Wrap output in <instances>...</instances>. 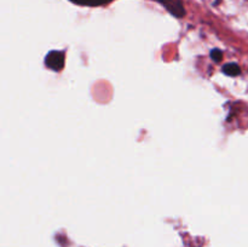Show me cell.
<instances>
[{
    "label": "cell",
    "instance_id": "cell-1",
    "mask_svg": "<svg viewBox=\"0 0 248 247\" xmlns=\"http://www.w3.org/2000/svg\"><path fill=\"white\" fill-rule=\"evenodd\" d=\"M45 65L51 70H62L64 67V52L62 51H50L45 57Z\"/></svg>",
    "mask_w": 248,
    "mask_h": 247
},
{
    "label": "cell",
    "instance_id": "cell-2",
    "mask_svg": "<svg viewBox=\"0 0 248 247\" xmlns=\"http://www.w3.org/2000/svg\"><path fill=\"white\" fill-rule=\"evenodd\" d=\"M159 4H161L172 16L177 18H183L186 16V11L182 0H157Z\"/></svg>",
    "mask_w": 248,
    "mask_h": 247
},
{
    "label": "cell",
    "instance_id": "cell-3",
    "mask_svg": "<svg viewBox=\"0 0 248 247\" xmlns=\"http://www.w3.org/2000/svg\"><path fill=\"white\" fill-rule=\"evenodd\" d=\"M73 4L80 5V6H103V5L109 4V2L114 1V0H69Z\"/></svg>",
    "mask_w": 248,
    "mask_h": 247
},
{
    "label": "cell",
    "instance_id": "cell-4",
    "mask_svg": "<svg viewBox=\"0 0 248 247\" xmlns=\"http://www.w3.org/2000/svg\"><path fill=\"white\" fill-rule=\"evenodd\" d=\"M223 72H224L225 75L228 77H237L241 73V69H240L239 65L236 63H227V64L223 67Z\"/></svg>",
    "mask_w": 248,
    "mask_h": 247
},
{
    "label": "cell",
    "instance_id": "cell-5",
    "mask_svg": "<svg viewBox=\"0 0 248 247\" xmlns=\"http://www.w3.org/2000/svg\"><path fill=\"white\" fill-rule=\"evenodd\" d=\"M211 58H212L215 62H220L223 58V52L220 50H218V48H215V50L211 51Z\"/></svg>",
    "mask_w": 248,
    "mask_h": 247
}]
</instances>
